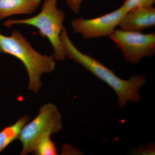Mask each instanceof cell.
<instances>
[{
	"label": "cell",
	"instance_id": "6",
	"mask_svg": "<svg viewBox=\"0 0 155 155\" xmlns=\"http://www.w3.org/2000/svg\"><path fill=\"white\" fill-rule=\"evenodd\" d=\"M126 13L121 6L115 11L96 18H76L72 20L71 24L74 31L84 38L110 37L119 26Z\"/></svg>",
	"mask_w": 155,
	"mask_h": 155
},
{
	"label": "cell",
	"instance_id": "5",
	"mask_svg": "<svg viewBox=\"0 0 155 155\" xmlns=\"http://www.w3.org/2000/svg\"><path fill=\"white\" fill-rule=\"evenodd\" d=\"M121 51L125 61L135 64L143 58L152 56L155 53V33L127 31L116 29L109 37Z\"/></svg>",
	"mask_w": 155,
	"mask_h": 155
},
{
	"label": "cell",
	"instance_id": "11",
	"mask_svg": "<svg viewBox=\"0 0 155 155\" xmlns=\"http://www.w3.org/2000/svg\"><path fill=\"white\" fill-rule=\"evenodd\" d=\"M155 0H124L121 7L127 12L139 8L153 7Z\"/></svg>",
	"mask_w": 155,
	"mask_h": 155
},
{
	"label": "cell",
	"instance_id": "2",
	"mask_svg": "<svg viewBox=\"0 0 155 155\" xmlns=\"http://www.w3.org/2000/svg\"><path fill=\"white\" fill-rule=\"evenodd\" d=\"M0 54L11 55L22 62L28 72V88L35 93L41 86L42 74L53 72L55 68L54 56L38 52L17 31H13L10 36L0 33Z\"/></svg>",
	"mask_w": 155,
	"mask_h": 155
},
{
	"label": "cell",
	"instance_id": "1",
	"mask_svg": "<svg viewBox=\"0 0 155 155\" xmlns=\"http://www.w3.org/2000/svg\"><path fill=\"white\" fill-rule=\"evenodd\" d=\"M61 38L66 56L80 64L113 89L118 97L120 107H125L128 102L140 101L141 97L139 91L146 82L145 76L134 75L128 80L122 79L100 61L79 51L71 41L65 28L61 32Z\"/></svg>",
	"mask_w": 155,
	"mask_h": 155
},
{
	"label": "cell",
	"instance_id": "12",
	"mask_svg": "<svg viewBox=\"0 0 155 155\" xmlns=\"http://www.w3.org/2000/svg\"><path fill=\"white\" fill-rule=\"evenodd\" d=\"M70 9L74 13H79L84 0H65Z\"/></svg>",
	"mask_w": 155,
	"mask_h": 155
},
{
	"label": "cell",
	"instance_id": "10",
	"mask_svg": "<svg viewBox=\"0 0 155 155\" xmlns=\"http://www.w3.org/2000/svg\"><path fill=\"white\" fill-rule=\"evenodd\" d=\"M51 134H46L38 140L32 152L38 155H58L55 143L51 140Z\"/></svg>",
	"mask_w": 155,
	"mask_h": 155
},
{
	"label": "cell",
	"instance_id": "4",
	"mask_svg": "<svg viewBox=\"0 0 155 155\" xmlns=\"http://www.w3.org/2000/svg\"><path fill=\"white\" fill-rule=\"evenodd\" d=\"M62 127L61 115L57 107L53 104L43 106L36 117L26 123L21 130L18 138L22 143L21 155L32 153L35 145L41 137L57 133Z\"/></svg>",
	"mask_w": 155,
	"mask_h": 155
},
{
	"label": "cell",
	"instance_id": "7",
	"mask_svg": "<svg viewBox=\"0 0 155 155\" xmlns=\"http://www.w3.org/2000/svg\"><path fill=\"white\" fill-rule=\"evenodd\" d=\"M155 25V8L153 7L139 8L126 12L119 23L120 29L142 32Z\"/></svg>",
	"mask_w": 155,
	"mask_h": 155
},
{
	"label": "cell",
	"instance_id": "3",
	"mask_svg": "<svg viewBox=\"0 0 155 155\" xmlns=\"http://www.w3.org/2000/svg\"><path fill=\"white\" fill-rule=\"evenodd\" d=\"M58 0H45L41 11L36 16L28 19L7 20L5 26L11 27L16 24H25L38 29L39 34L46 38L54 50L53 55L56 61H64L66 57L61 41V32L66 14L57 6Z\"/></svg>",
	"mask_w": 155,
	"mask_h": 155
},
{
	"label": "cell",
	"instance_id": "8",
	"mask_svg": "<svg viewBox=\"0 0 155 155\" xmlns=\"http://www.w3.org/2000/svg\"><path fill=\"white\" fill-rule=\"evenodd\" d=\"M41 2V0H0V20L14 15L33 14Z\"/></svg>",
	"mask_w": 155,
	"mask_h": 155
},
{
	"label": "cell",
	"instance_id": "9",
	"mask_svg": "<svg viewBox=\"0 0 155 155\" xmlns=\"http://www.w3.org/2000/svg\"><path fill=\"white\" fill-rule=\"evenodd\" d=\"M29 120L28 116H22L13 125L7 126L0 131V153L18 138L22 127Z\"/></svg>",
	"mask_w": 155,
	"mask_h": 155
}]
</instances>
